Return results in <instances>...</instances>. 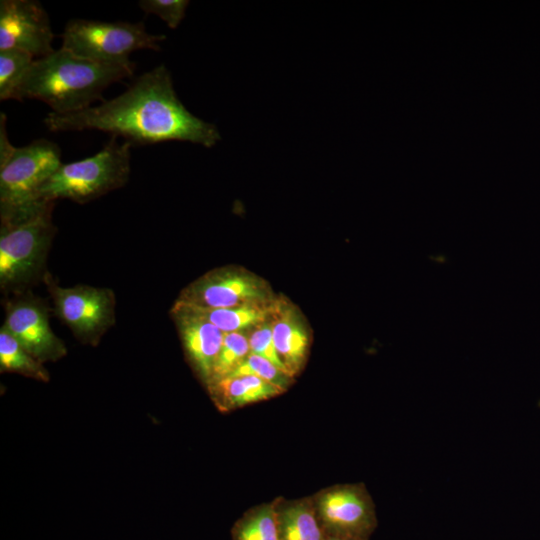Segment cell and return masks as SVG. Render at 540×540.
<instances>
[{
  "label": "cell",
  "mask_w": 540,
  "mask_h": 540,
  "mask_svg": "<svg viewBox=\"0 0 540 540\" xmlns=\"http://www.w3.org/2000/svg\"><path fill=\"white\" fill-rule=\"evenodd\" d=\"M43 122L53 132L99 130L131 145L185 141L210 148L221 139L214 124L182 104L164 64L137 77L111 100L73 113L50 112Z\"/></svg>",
  "instance_id": "obj_1"
},
{
  "label": "cell",
  "mask_w": 540,
  "mask_h": 540,
  "mask_svg": "<svg viewBox=\"0 0 540 540\" xmlns=\"http://www.w3.org/2000/svg\"><path fill=\"white\" fill-rule=\"evenodd\" d=\"M135 64H110L80 57L60 48L34 60L13 99L40 100L52 112L67 114L104 101L103 91L112 83L133 76Z\"/></svg>",
  "instance_id": "obj_2"
},
{
  "label": "cell",
  "mask_w": 540,
  "mask_h": 540,
  "mask_svg": "<svg viewBox=\"0 0 540 540\" xmlns=\"http://www.w3.org/2000/svg\"><path fill=\"white\" fill-rule=\"evenodd\" d=\"M60 147L37 139L23 147L13 146L7 136L6 115H0V215L1 223L13 221L36 206L38 190L59 168Z\"/></svg>",
  "instance_id": "obj_3"
},
{
  "label": "cell",
  "mask_w": 540,
  "mask_h": 540,
  "mask_svg": "<svg viewBox=\"0 0 540 540\" xmlns=\"http://www.w3.org/2000/svg\"><path fill=\"white\" fill-rule=\"evenodd\" d=\"M55 202L41 201L26 215L1 223L0 287L19 293L44 278L45 263L56 227Z\"/></svg>",
  "instance_id": "obj_4"
},
{
  "label": "cell",
  "mask_w": 540,
  "mask_h": 540,
  "mask_svg": "<svg viewBox=\"0 0 540 540\" xmlns=\"http://www.w3.org/2000/svg\"><path fill=\"white\" fill-rule=\"evenodd\" d=\"M131 146L126 141L118 143L117 137L111 136L93 156L62 163L39 188L38 199H69L84 204L123 187L131 171Z\"/></svg>",
  "instance_id": "obj_5"
},
{
  "label": "cell",
  "mask_w": 540,
  "mask_h": 540,
  "mask_svg": "<svg viewBox=\"0 0 540 540\" xmlns=\"http://www.w3.org/2000/svg\"><path fill=\"white\" fill-rule=\"evenodd\" d=\"M62 48L97 62L133 64L129 56L139 49L160 51L165 35L146 31L144 22H105L72 19L61 34Z\"/></svg>",
  "instance_id": "obj_6"
},
{
  "label": "cell",
  "mask_w": 540,
  "mask_h": 540,
  "mask_svg": "<svg viewBox=\"0 0 540 540\" xmlns=\"http://www.w3.org/2000/svg\"><path fill=\"white\" fill-rule=\"evenodd\" d=\"M43 281L52 298L56 316L80 342L97 345L115 324L116 297L110 288L82 284L61 287L48 272Z\"/></svg>",
  "instance_id": "obj_7"
},
{
  "label": "cell",
  "mask_w": 540,
  "mask_h": 540,
  "mask_svg": "<svg viewBox=\"0 0 540 540\" xmlns=\"http://www.w3.org/2000/svg\"><path fill=\"white\" fill-rule=\"evenodd\" d=\"M176 301L200 309L272 303L264 280L235 267L209 271L183 289Z\"/></svg>",
  "instance_id": "obj_8"
},
{
  "label": "cell",
  "mask_w": 540,
  "mask_h": 540,
  "mask_svg": "<svg viewBox=\"0 0 540 540\" xmlns=\"http://www.w3.org/2000/svg\"><path fill=\"white\" fill-rule=\"evenodd\" d=\"M3 327L42 363L57 361L67 354L65 344L49 325L46 304L31 294L6 303Z\"/></svg>",
  "instance_id": "obj_9"
},
{
  "label": "cell",
  "mask_w": 540,
  "mask_h": 540,
  "mask_svg": "<svg viewBox=\"0 0 540 540\" xmlns=\"http://www.w3.org/2000/svg\"><path fill=\"white\" fill-rule=\"evenodd\" d=\"M54 33L36 0L0 1V50L17 49L42 58L51 54Z\"/></svg>",
  "instance_id": "obj_10"
},
{
  "label": "cell",
  "mask_w": 540,
  "mask_h": 540,
  "mask_svg": "<svg viewBox=\"0 0 540 540\" xmlns=\"http://www.w3.org/2000/svg\"><path fill=\"white\" fill-rule=\"evenodd\" d=\"M318 513L334 533L360 539L374 525L373 503L359 485L333 488L320 496Z\"/></svg>",
  "instance_id": "obj_11"
},
{
  "label": "cell",
  "mask_w": 540,
  "mask_h": 540,
  "mask_svg": "<svg viewBox=\"0 0 540 540\" xmlns=\"http://www.w3.org/2000/svg\"><path fill=\"white\" fill-rule=\"evenodd\" d=\"M171 317L189 361L209 385L225 333L199 311L177 301L171 309Z\"/></svg>",
  "instance_id": "obj_12"
},
{
  "label": "cell",
  "mask_w": 540,
  "mask_h": 540,
  "mask_svg": "<svg viewBox=\"0 0 540 540\" xmlns=\"http://www.w3.org/2000/svg\"><path fill=\"white\" fill-rule=\"evenodd\" d=\"M271 325L278 354L293 376L301 368L307 355L309 338L306 326L293 308L277 303Z\"/></svg>",
  "instance_id": "obj_13"
},
{
  "label": "cell",
  "mask_w": 540,
  "mask_h": 540,
  "mask_svg": "<svg viewBox=\"0 0 540 540\" xmlns=\"http://www.w3.org/2000/svg\"><path fill=\"white\" fill-rule=\"evenodd\" d=\"M227 407H240L268 399L284 391L254 375L226 377L210 386Z\"/></svg>",
  "instance_id": "obj_14"
},
{
  "label": "cell",
  "mask_w": 540,
  "mask_h": 540,
  "mask_svg": "<svg viewBox=\"0 0 540 540\" xmlns=\"http://www.w3.org/2000/svg\"><path fill=\"white\" fill-rule=\"evenodd\" d=\"M276 303L249 304L232 308H194L224 333L241 332L243 329L259 326L272 317ZM190 307V306H189Z\"/></svg>",
  "instance_id": "obj_15"
},
{
  "label": "cell",
  "mask_w": 540,
  "mask_h": 540,
  "mask_svg": "<svg viewBox=\"0 0 540 540\" xmlns=\"http://www.w3.org/2000/svg\"><path fill=\"white\" fill-rule=\"evenodd\" d=\"M0 369L42 382L50 379L43 363L28 353L3 326L0 329Z\"/></svg>",
  "instance_id": "obj_16"
},
{
  "label": "cell",
  "mask_w": 540,
  "mask_h": 540,
  "mask_svg": "<svg viewBox=\"0 0 540 540\" xmlns=\"http://www.w3.org/2000/svg\"><path fill=\"white\" fill-rule=\"evenodd\" d=\"M280 540H324L313 509L299 502L277 512Z\"/></svg>",
  "instance_id": "obj_17"
},
{
  "label": "cell",
  "mask_w": 540,
  "mask_h": 540,
  "mask_svg": "<svg viewBox=\"0 0 540 540\" xmlns=\"http://www.w3.org/2000/svg\"><path fill=\"white\" fill-rule=\"evenodd\" d=\"M34 62V57L17 49L0 50V100L13 99L14 93Z\"/></svg>",
  "instance_id": "obj_18"
},
{
  "label": "cell",
  "mask_w": 540,
  "mask_h": 540,
  "mask_svg": "<svg viewBox=\"0 0 540 540\" xmlns=\"http://www.w3.org/2000/svg\"><path fill=\"white\" fill-rule=\"evenodd\" d=\"M249 354V341L244 334L225 333L209 386L229 376Z\"/></svg>",
  "instance_id": "obj_19"
},
{
  "label": "cell",
  "mask_w": 540,
  "mask_h": 540,
  "mask_svg": "<svg viewBox=\"0 0 540 540\" xmlns=\"http://www.w3.org/2000/svg\"><path fill=\"white\" fill-rule=\"evenodd\" d=\"M236 540H280L275 509L263 506L248 515L236 529Z\"/></svg>",
  "instance_id": "obj_20"
},
{
  "label": "cell",
  "mask_w": 540,
  "mask_h": 540,
  "mask_svg": "<svg viewBox=\"0 0 540 540\" xmlns=\"http://www.w3.org/2000/svg\"><path fill=\"white\" fill-rule=\"evenodd\" d=\"M254 375L281 389H285L292 376L278 369L267 359L250 353L246 359L227 377ZM224 379V378H223Z\"/></svg>",
  "instance_id": "obj_21"
},
{
  "label": "cell",
  "mask_w": 540,
  "mask_h": 540,
  "mask_svg": "<svg viewBox=\"0 0 540 540\" xmlns=\"http://www.w3.org/2000/svg\"><path fill=\"white\" fill-rule=\"evenodd\" d=\"M250 353L261 356L271 363H273L278 369L292 376L287 367L283 363L281 357L276 349L271 321H267L259 326L252 332L248 338Z\"/></svg>",
  "instance_id": "obj_22"
},
{
  "label": "cell",
  "mask_w": 540,
  "mask_h": 540,
  "mask_svg": "<svg viewBox=\"0 0 540 540\" xmlns=\"http://www.w3.org/2000/svg\"><path fill=\"white\" fill-rule=\"evenodd\" d=\"M139 7L146 14L160 17L171 29L177 28L189 5L187 0H140Z\"/></svg>",
  "instance_id": "obj_23"
},
{
  "label": "cell",
  "mask_w": 540,
  "mask_h": 540,
  "mask_svg": "<svg viewBox=\"0 0 540 540\" xmlns=\"http://www.w3.org/2000/svg\"><path fill=\"white\" fill-rule=\"evenodd\" d=\"M324 540H360V539L347 537V536L336 535L334 537H330V538H327V539H324Z\"/></svg>",
  "instance_id": "obj_24"
}]
</instances>
